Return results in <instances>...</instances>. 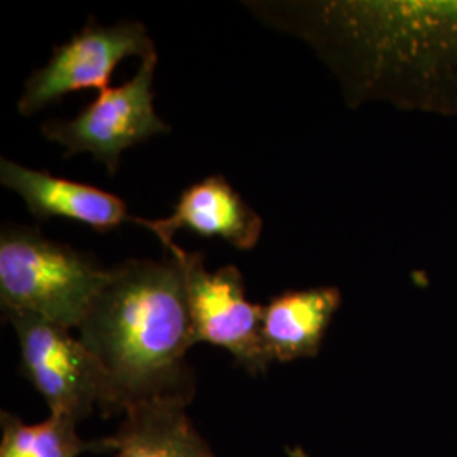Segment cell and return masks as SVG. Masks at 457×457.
<instances>
[{"instance_id":"obj_1","label":"cell","mask_w":457,"mask_h":457,"mask_svg":"<svg viewBox=\"0 0 457 457\" xmlns=\"http://www.w3.org/2000/svg\"><path fill=\"white\" fill-rule=\"evenodd\" d=\"M270 28L311 46L345 104L386 102L457 117V0L245 2Z\"/></svg>"},{"instance_id":"obj_2","label":"cell","mask_w":457,"mask_h":457,"mask_svg":"<svg viewBox=\"0 0 457 457\" xmlns=\"http://www.w3.org/2000/svg\"><path fill=\"white\" fill-rule=\"evenodd\" d=\"M77 330L107 376L105 413L192 400L194 375L185 356L195 339L185 281L173 260H129L111 268Z\"/></svg>"},{"instance_id":"obj_3","label":"cell","mask_w":457,"mask_h":457,"mask_svg":"<svg viewBox=\"0 0 457 457\" xmlns=\"http://www.w3.org/2000/svg\"><path fill=\"white\" fill-rule=\"evenodd\" d=\"M90 254L51 241L37 228L5 224L0 232L2 312L29 313L56 326L79 328L109 279Z\"/></svg>"},{"instance_id":"obj_4","label":"cell","mask_w":457,"mask_h":457,"mask_svg":"<svg viewBox=\"0 0 457 457\" xmlns=\"http://www.w3.org/2000/svg\"><path fill=\"white\" fill-rule=\"evenodd\" d=\"M4 319L16 330L21 371L43 395L49 415L80 422L96 409L105 411L107 376L71 328L19 312H5Z\"/></svg>"},{"instance_id":"obj_5","label":"cell","mask_w":457,"mask_h":457,"mask_svg":"<svg viewBox=\"0 0 457 457\" xmlns=\"http://www.w3.org/2000/svg\"><path fill=\"white\" fill-rule=\"evenodd\" d=\"M164 247L185 281L195 344L226 349L251 375L266 373L273 361L262 341L264 305L245 298L243 273L234 264L209 271L200 253L187 251L175 241Z\"/></svg>"},{"instance_id":"obj_6","label":"cell","mask_w":457,"mask_h":457,"mask_svg":"<svg viewBox=\"0 0 457 457\" xmlns=\"http://www.w3.org/2000/svg\"><path fill=\"white\" fill-rule=\"evenodd\" d=\"M158 54L141 62L129 82L111 87L70 120H48L43 136L65 147V158L88 153L105 164L109 175L119 170L120 154L156 134L171 131L158 117L153 79Z\"/></svg>"},{"instance_id":"obj_7","label":"cell","mask_w":457,"mask_h":457,"mask_svg":"<svg viewBox=\"0 0 457 457\" xmlns=\"http://www.w3.org/2000/svg\"><path fill=\"white\" fill-rule=\"evenodd\" d=\"M158 51L145 24L124 21L100 26L92 17L80 33L53 49L46 65L34 70L17 102V111L29 117L71 92L97 88L100 94L111 88L112 73L124 58L146 60Z\"/></svg>"},{"instance_id":"obj_8","label":"cell","mask_w":457,"mask_h":457,"mask_svg":"<svg viewBox=\"0 0 457 457\" xmlns=\"http://www.w3.org/2000/svg\"><path fill=\"white\" fill-rule=\"evenodd\" d=\"M131 222L146 228L166 245L180 228H190L202 237H219L228 245L251 251L262 232V219L245 204L222 175L207 177L181 192L173 213L163 219L132 217Z\"/></svg>"},{"instance_id":"obj_9","label":"cell","mask_w":457,"mask_h":457,"mask_svg":"<svg viewBox=\"0 0 457 457\" xmlns=\"http://www.w3.org/2000/svg\"><path fill=\"white\" fill-rule=\"evenodd\" d=\"M0 183L22 196L37 220L62 217L97 232H109L131 222L126 202L114 194L53 177L48 171L31 170L7 158L0 160Z\"/></svg>"},{"instance_id":"obj_10","label":"cell","mask_w":457,"mask_h":457,"mask_svg":"<svg viewBox=\"0 0 457 457\" xmlns=\"http://www.w3.org/2000/svg\"><path fill=\"white\" fill-rule=\"evenodd\" d=\"M341 302L337 287L288 290L271 298L262 312V341L271 361L317 356Z\"/></svg>"},{"instance_id":"obj_11","label":"cell","mask_w":457,"mask_h":457,"mask_svg":"<svg viewBox=\"0 0 457 457\" xmlns=\"http://www.w3.org/2000/svg\"><path fill=\"white\" fill-rule=\"evenodd\" d=\"M185 405L162 400L126 410L114 436L115 457H215L185 413Z\"/></svg>"},{"instance_id":"obj_12","label":"cell","mask_w":457,"mask_h":457,"mask_svg":"<svg viewBox=\"0 0 457 457\" xmlns=\"http://www.w3.org/2000/svg\"><path fill=\"white\" fill-rule=\"evenodd\" d=\"M0 457H79L83 453L115 451L114 437L85 441L77 434L75 420L49 415L41 424H24L12 413L2 411Z\"/></svg>"}]
</instances>
